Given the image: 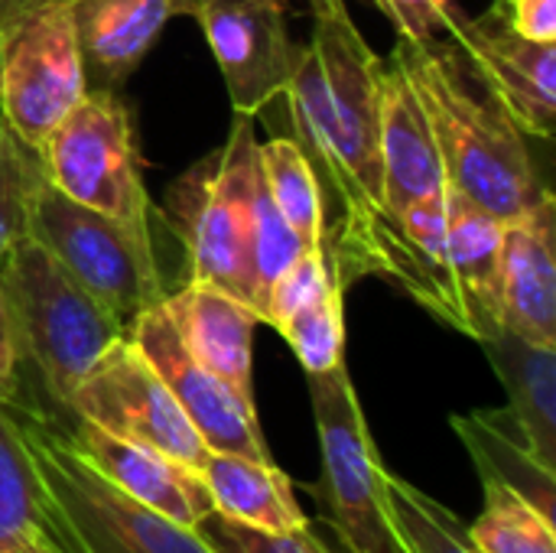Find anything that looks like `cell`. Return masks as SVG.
Returning <instances> with one entry per match:
<instances>
[{"instance_id": "cell-1", "label": "cell", "mask_w": 556, "mask_h": 553, "mask_svg": "<svg viewBox=\"0 0 556 553\" xmlns=\"http://www.w3.org/2000/svg\"><path fill=\"white\" fill-rule=\"evenodd\" d=\"M391 59L407 75L440 150L446 183L502 222L531 212L551 189L541 179L528 134L472 75L453 42L401 39Z\"/></svg>"}, {"instance_id": "cell-2", "label": "cell", "mask_w": 556, "mask_h": 553, "mask_svg": "<svg viewBox=\"0 0 556 553\" xmlns=\"http://www.w3.org/2000/svg\"><path fill=\"white\" fill-rule=\"evenodd\" d=\"M23 437L46 495L49 535L65 553H218L199 528L179 525L101 479L65 430L16 404Z\"/></svg>"}, {"instance_id": "cell-3", "label": "cell", "mask_w": 556, "mask_h": 553, "mask_svg": "<svg viewBox=\"0 0 556 553\" xmlns=\"http://www.w3.org/2000/svg\"><path fill=\"white\" fill-rule=\"evenodd\" d=\"M257 137L244 114L218 150L189 166L166 192L163 218L186 251V280L215 284L254 306Z\"/></svg>"}, {"instance_id": "cell-4", "label": "cell", "mask_w": 556, "mask_h": 553, "mask_svg": "<svg viewBox=\"0 0 556 553\" xmlns=\"http://www.w3.org/2000/svg\"><path fill=\"white\" fill-rule=\"evenodd\" d=\"M0 284L16 323L23 365L65 411L72 391L127 336V323L104 310L39 241H16L0 261Z\"/></svg>"}, {"instance_id": "cell-5", "label": "cell", "mask_w": 556, "mask_h": 553, "mask_svg": "<svg viewBox=\"0 0 556 553\" xmlns=\"http://www.w3.org/2000/svg\"><path fill=\"white\" fill-rule=\"evenodd\" d=\"M319 437V489L326 521L349 553H401L388 518V469L368 433L352 375L342 365L306 375Z\"/></svg>"}, {"instance_id": "cell-6", "label": "cell", "mask_w": 556, "mask_h": 553, "mask_svg": "<svg viewBox=\"0 0 556 553\" xmlns=\"http://www.w3.org/2000/svg\"><path fill=\"white\" fill-rule=\"evenodd\" d=\"M29 238L124 323L166 297L150 228L88 209L62 196L46 176L33 196Z\"/></svg>"}, {"instance_id": "cell-7", "label": "cell", "mask_w": 556, "mask_h": 553, "mask_svg": "<svg viewBox=\"0 0 556 553\" xmlns=\"http://www.w3.org/2000/svg\"><path fill=\"white\" fill-rule=\"evenodd\" d=\"M46 179L68 199L150 228L130 111L111 88H88L39 147Z\"/></svg>"}, {"instance_id": "cell-8", "label": "cell", "mask_w": 556, "mask_h": 553, "mask_svg": "<svg viewBox=\"0 0 556 553\" xmlns=\"http://www.w3.org/2000/svg\"><path fill=\"white\" fill-rule=\"evenodd\" d=\"M313 13L309 49L323 75V130L332 153L362 189V196L384 212L381 199V65L362 29L355 26L345 0H306ZM388 215V212H384Z\"/></svg>"}, {"instance_id": "cell-9", "label": "cell", "mask_w": 556, "mask_h": 553, "mask_svg": "<svg viewBox=\"0 0 556 553\" xmlns=\"http://www.w3.org/2000/svg\"><path fill=\"white\" fill-rule=\"evenodd\" d=\"M72 3L39 7L0 39V117L36 153L88 91Z\"/></svg>"}, {"instance_id": "cell-10", "label": "cell", "mask_w": 556, "mask_h": 553, "mask_svg": "<svg viewBox=\"0 0 556 553\" xmlns=\"http://www.w3.org/2000/svg\"><path fill=\"white\" fill-rule=\"evenodd\" d=\"M65 414L91 420L117 437L147 443L195 473L212 453L160 375L127 342V336L114 342L72 391Z\"/></svg>"}, {"instance_id": "cell-11", "label": "cell", "mask_w": 556, "mask_h": 553, "mask_svg": "<svg viewBox=\"0 0 556 553\" xmlns=\"http://www.w3.org/2000/svg\"><path fill=\"white\" fill-rule=\"evenodd\" d=\"M127 342L160 375V381L176 398V404L212 453H235L274 463L257 424V407L241 401L222 378H215L186 352L163 303L140 310L127 323Z\"/></svg>"}, {"instance_id": "cell-12", "label": "cell", "mask_w": 556, "mask_h": 553, "mask_svg": "<svg viewBox=\"0 0 556 553\" xmlns=\"http://www.w3.org/2000/svg\"><path fill=\"white\" fill-rule=\"evenodd\" d=\"M189 16L208 39L235 114L254 117L283 95L296 62L287 0H192Z\"/></svg>"}, {"instance_id": "cell-13", "label": "cell", "mask_w": 556, "mask_h": 553, "mask_svg": "<svg viewBox=\"0 0 556 553\" xmlns=\"http://www.w3.org/2000/svg\"><path fill=\"white\" fill-rule=\"evenodd\" d=\"M450 33L472 75L502 101L515 124L531 137L551 140L556 121V42L521 36L502 0L482 16L463 13Z\"/></svg>"}, {"instance_id": "cell-14", "label": "cell", "mask_w": 556, "mask_h": 553, "mask_svg": "<svg viewBox=\"0 0 556 553\" xmlns=\"http://www.w3.org/2000/svg\"><path fill=\"white\" fill-rule=\"evenodd\" d=\"M554 222V192L531 212L508 218L492 284V323L538 345H556Z\"/></svg>"}, {"instance_id": "cell-15", "label": "cell", "mask_w": 556, "mask_h": 553, "mask_svg": "<svg viewBox=\"0 0 556 553\" xmlns=\"http://www.w3.org/2000/svg\"><path fill=\"white\" fill-rule=\"evenodd\" d=\"M65 437L78 450V456L127 499L189 528H199L208 515H215V505L202 476L182 466L179 460L147 443L117 437L81 417H72V427L65 430Z\"/></svg>"}, {"instance_id": "cell-16", "label": "cell", "mask_w": 556, "mask_h": 553, "mask_svg": "<svg viewBox=\"0 0 556 553\" xmlns=\"http://www.w3.org/2000/svg\"><path fill=\"white\" fill-rule=\"evenodd\" d=\"M163 310L186 352L254 404V332L261 326L254 306L215 284L186 280L163 297Z\"/></svg>"}, {"instance_id": "cell-17", "label": "cell", "mask_w": 556, "mask_h": 553, "mask_svg": "<svg viewBox=\"0 0 556 553\" xmlns=\"http://www.w3.org/2000/svg\"><path fill=\"white\" fill-rule=\"evenodd\" d=\"M381 199L384 212L394 222L410 202L437 196L446 189L443 160L430 130V121L394 59L381 65Z\"/></svg>"}, {"instance_id": "cell-18", "label": "cell", "mask_w": 556, "mask_h": 553, "mask_svg": "<svg viewBox=\"0 0 556 553\" xmlns=\"http://www.w3.org/2000/svg\"><path fill=\"white\" fill-rule=\"evenodd\" d=\"M397 244H394V274L391 284L433 313L443 326L476 339L472 310L459 290L450 244H446V209L443 192L410 202L397 218Z\"/></svg>"}, {"instance_id": "cell-19", "label": "cell", "mask_w": 556, "mask_h": 553, "mask_svg": "<svg viewBox=\"0 0 556 553\" xmlns=\"http://www.w3.org/2000/svg\"><path fill=\"white\" fill-rule=\"evenodd\" d=\"M75 33L85 75L117 88L153 49L173 16H189L192 0H75Z\"/></svg>"}, {"instance_id": "cell-20", "label": "cell", "mask_w": 556, "mask_h": 553, "mask_svg": "<svg viewBox=\"0 0 556 553\" xmlns=\"http://www.w3.org/2000/svg\"><path fill=\"white\" fill-rule=\"evenodd\" d=\"M476 342L508 394L505 411L518 433L544 466L556 469V345H538L502 326L485 329Z\"/></svg>"}, {"instance_id": "cell-21", "label": "cell", "mask_w": 556, "mask_h": 553, "mask_svg": "<svg viewBox=\"0 0 556 553\" xmlns=\"http://www.w3.org/2000/svg\"><path fill=\"white\" fill-rule=\"evenodd\" d=\"M482 482L511 489L556 525V469L544 466L518 433L508 411H472L450 417Z\"/></svg>"}, {"instance_id": "cell-22", "label": "cell", "mask_w": 556, "mask_h": 553, "mask_svg": "<svg viewBox=\"0 0 556 553\" xmlns=\"http://www.w3.org/2000/svg\"><path fill=\"white\" fill-rule=\"evenodd\" d=\"M199 476L212 495L215 515L222 518L257 531H293L306 525L290 476L274 463L235 453H208Z\"/></svg>"}, {"instance_id": "cell-23", "label": "cell", "mask_w": 556, "mask_h": 553, "mask_svg": "<svg viewBox=\"0 0 556 553\" xmlns=\"http://www.w3.org/2000/svg\"><path fill=\"white\" fill-rule=\"evenodd\" d=\"M443 209H446V244L453 257V271L459 280V290L472 310L476 319V339L492 329V284H495V264L502 248V228L505 222L469 199L466 192L453 189L446 183L443 189Z\"/></svg>"}, {"instance_id": "cell-24", "label": "cell", "mask_w": 556, "mask_h": 553, "mask_svg": "<svg viewBox=\"0 0 556 553\" xmlns=\"http://www.w3.org/2000/svg\"><path fill=\"white\" fill-rule=\"evenodd\" d=\"M257 163L277 212L303 241V248L329 257V222L323 209V192L300 143L293 137H274L267 143H257Z\"/></svg>"}, {"instance_id": "cell-25", "label": "cell", "mask_w": 556, "mask_h": 553, "mask_svg": "<svg viewBox=\"0 0 556 553\" xmlns=\"http://www.w3.org/2000/svg\"><path fill=\"white\" fill-rule=\"evenodd\" d=\"M29 531H49V508L16 407H0V553Z\"/></svg>"}, {"instance_id": "cell-26", "label": "cell", "mask_w": 556, "mask_h": 553, "mask_svg": "<svg viewBox=\"0 0 556 553\" xmlns=\"http://www.w3.org/2000/svg\"><path fill=\"white\" fill-rule=\"evenodd\" d=\"M388 518L401 553H479L469 528L433 495L388 473Z\"/></svg>"}, {"instance_id": "cell-27", "label": "cell", "mask_w": 556, "mask_h": 553, "mask_svg": "<svg viewBox=\"0 0 556 553\" xmlns=\"http://www.w3.org/2000/svg\"><path fill=\"white\" fill-rule=\"evenodd\" d=\"M485 508L469 525L479 553H556V525L511 489L482 482Z\"/></svg>"}, {"instance_id": "cell-28", "label": "cell", "mask_w": 556, "mask_h": 553, "mask_svg": "<svg viewBox=\"0 0 556 553\" xmlns=\"http://www.w3.org/2000/svg\"><path fill=\"white\" fill-rule=\"evenodd\" d=\"M277 332L293 349L296 362L306 375L329 372L345 362V290L336 284L290 319L277 326Z\"/></svg>"}, {"instance_id": "cell-29", "label": "cell", "mask_w": 556, "mask_h": 553, "mask_svg": "<svg viewBox=\"0 0 556 553\" xmlns=\"http://www.w3.org/2000/svg\"><path fill=\"white\" fill-rule=\"evenodd\" d=\"M42 176L39 153L26 147L0 117V261L29 235V209Z\"/></svg>"}, {"instance_id": "cell-30", "label": "cell", "mask_w": 556, "mask_h": 553, "mask_svg": "<svg viewBox=\"0 0 556 553\" xmlns=\"http://www.w3.org/2000/svg\"><path fill=\"white\" fill-rule=\"evenodd\" d=\"M261 166V163H257ZM303 241L293 235V228L277 212L264 176H257V196H254V313L261 310L267 290L274 280L303 254Z\"/></svg>"}, {"instance_id": "cell-31", "label": "cell", "mask_w": 556, "mask_h": 553, "mask_svg": "<svg viewBox=\"0 0 556 553\" xmlns=\"http://www.w3.org/2000/svg\"><path fill=\"white\" fill-rule=\"evenodd\" d=\"M339 280L332 277L329 257L316 254V251H303L267 290L257 316L261 323H267L270 329H277L283 319H290L296 310H303L306 303H313L316 297H323L329 287H336Z\"/></svg>"}, {"instance_id": "cell-32", "label": "cell", "mask_w": 556, "mask_h": 553, "mask_svg": "<svg viewBox=\"0 0 556 553\" xmlns=\"http://www.w3.org/2000/svg\"><path fill=\"white\" fill-rule=\"evenodd\" d=\"M199 531L218 553H332L319 538H313L309 525L293 531H257L231 518L208 515Z\"/></svg>"}, {"instance_id": "cell-33", "label": "cell", "mask_w": 556, "mask_h": 553, "mask_svg": "<svg viewBox=\"0 0 556 553\" xmlns=\"http://www.w3.org/2000/svg\"><path fill=\"white\" fill-rule=\"evenodd\" d=\"M397 29L401 39H433L440 29H450L453 20L440 13L430 0H371Z\"/></svg>"}, {"instance_id": "cell-34", "label": "cell", "mask_w": 556, "mask_h": 553, "mask_svg": "<svg viewBox=\"0 0 556 553\" xmlns=\"http://www.w3.org/2000/svg\"><path fill=\"white\" fill-rule=\"evenodd\" d=\"M23 394V349L0 284V407H16Z\"/></svg>"}, {"instance_id": "cell-35", "label": "cell", "mask_w": 556, "mask_h": 553, "mask_svg": "<svg viewBox=\"0 0 556 553\" xmlns=\"http://www.w3.org/2000/svg\"><path fill=\"white\" fill-rule=\"evenodd\" d=\"M508 20L534 42H556V0H511Z\"/></svg>"}, {"instance_id": "cell-36", "label": "cell", "mask_w": 556, "mask_h": 553, "mask_svg": "<svg viewBox=\"0 0 556 553\" xmlns=\"http://www.w3.org/2000/svg\"><path fill=\"white\" fill-rule=\"evenodd\" d=\"M3 553H65L59 548V541L49 531H29L23 538H16Z\"/></svg>"}, {"instance_id": "cell-37", "label": "cell", "mask_w": 556, "mask_h": 553, "mask_svg": "<svg viewBox=\"0 0 556 553\" xmlns=\"http://www.w3.org/2000/svg\"><path fill=\"white\" fill-rule=\"evenodd\" d=\"M502 3H511V0H502Z\"/></svg>"}]
</instances>
